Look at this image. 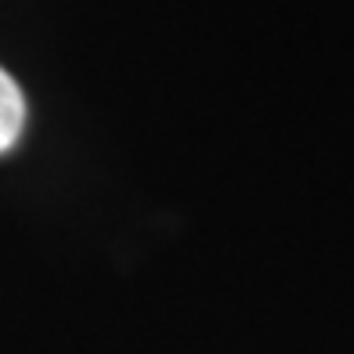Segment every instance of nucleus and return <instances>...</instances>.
I'll return each mask as SVG.
<instances>
[{
  "label": "nucleus",
  "instance_id": "1",
  "mask_svg": "<svg viewBox=\"0 0 354 354\" xmlns=\"http://www.w3.org/2000/svg\"><path fill=\"white\" fill-rule=\"evenodd\" d=\"M22 127H26V98L19 84L0 69V152H8L19 141Z\"/></svg>",
  "mask_w": 354,
  "mask_h": 354
}]
</instances>
